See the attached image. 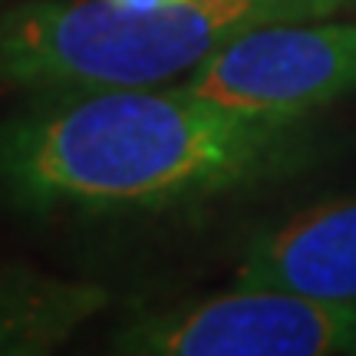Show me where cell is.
I'll use <instances>...</instances> for the list:
<instances>
[{
	"label": "cell",
	"mask_w": 356,
	"mask_h": 356,
	"mask_svg": "<svg viewBox=\"0 0 356 356\" xmlns=\"http://www.w3.org/2000/svg\"><path fill=\"white\" fill-rule=\"evenodd\" d=\"M300 115L241 113L181 86L43 92L0 126V198L24 211L195 204L297 159Z\"/></svg>",
	"instance_id": "cell-1"
},
{
	"label": "cell",
	"mask_w": 356,
	"mask_h": 356,
	"mask_svg": "<svg viewBox=\"0 0 356 356\" xmlns=\"http://www.w3.org/2000/svg\"><path fill=\"white\" fill-rule=\"evenodd\" d=\"M356 13V0H26L0 13V83L33 92L168 86L244 33Z\"/></svg>",
	"instance_id": "cell-2"
},
{
	"label": "cell",
	"mask_w": 356,
	"mask_h": 356,
	"mask_svg": "<svg viewBox=\"0 0 356 356\" xmlns=\"http://www.w3.org/2000/svg\"><path fill=\"white\" fill-rule=\"evenodd\" d=\"M109 350L126 356H330L356 353V300L274 287L149 307L122 320Z\"/></svg>",
	"instance_id": "cell-3"
},
{
	"label": "cell",
	"mask_w": 356,
	"mask_h": 356,
	"mask_svg": "<svg viewBox=\"0 0 356 356\" xmlns=\"http://www.w3.org/2000/svg\"><path fill=\"white\" fill-rule=\"evenodd\" d=\"M185 86L241 113L304 115L356 92V20H307L244 33L202 60Z\"/></svg>",
	"instance_id": "cell-4"
},
{
	"label": "cell",
	"mask_w": 356,
	"mask_h": 356,
	"mask_svg": "<svg viewBox=\"0 0 356 356\" xmlns=\"http://www.w3.org/2000/svg\"><path fill=\"white\" fill-rule=\"evenodd\" d=\"M238 287L356 300V195L314 204L248 241Z\"/></svg>",
	"instance_id": "cell-5"
},
{
	"label": "cell",
	"mask_w": 356,
	"mask_h": 356,
	"mask_svg": "<svg viewBox=\"0 0 356 356\" xmlns=\"http://www.w3.org/2000/svg\"><path fill=\"white\" fill-rule=\"evenodd\" d=\"M109 304L102 284L0 261V356L53 353Z\"/></svg>",
	"instance_id": "cell-6"
},
{
	"label": "cell",
	"mask_w": 356,
	"mask_h": 356,
	"mask_svg": "<svg viewBox=\"0 0 356 356\" xmlns=\"http://www.w3.org/2000/svg\"><path fill=\"white\" fill-rule=\"evenodd\" d=\"M115 7H129V10H152V7H162V3H178V0H109Z\"/></svg>",
	"instance_id": "cell-7"
}]
</instances>
